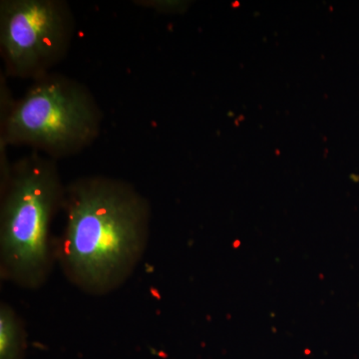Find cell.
<instances>
[{
    "label": "cell",
    "mask_w": 359,
    "mask_h": 359,
    "mask_svg": "<svg viewBox=\"0 0 359 359\" xmlns=\"http://www.w3.org/2000/svg\"><path fill=\"white\" fill-rule=\"evenodd\" d=\"M147 224V205L130 189L104 180L81 182L70 191L61 264L87 292H109L140 259Z\"/></svg>",
    "instance_id": "6da1fadb"
},
{
    "label": "cell",
    "mask_w": 359,
    "mask_h": 359,
    "mask_svg": "<svg viewBox=\"0 0 359 359\" xmlns=\"http://www.w3.org/2000/svg\"><path fill=\"white\" fill-rule=\"evenodd\" d=\"M60 196L57 175L41 162L23 164L9 182L1 210V276L39 287L51 266L49 224Z\"/></svg>",
    "instance_id": "7a4b0ae2"
},
{
    "label": "cell",
    "mask_w": 359,
    "mask_h": 359,
    "mask_svg": "<svg viewBox=\"0 0 359 359\" xmlns=\"http://www.w3.org/2000/svg\"><path fill=\"white\" fill-rule=\"evenodd\" d=\"M96 117L84 93L60 82L33 87L7 119L11 140L70 148L91 138Z\"/></svg>",
    "instance_id": "3957f363"
},
{
    "label": "cell",
    "mask_w": 359,
    "mask_h": 359,
    "mask_svg": "<svg viewBox=\"0 0 359 359\" xmlns=\"http://www.w3.org/2000/svg\"><path fill=\"white\" fill-rule=\"evenodd\" d=\"M0 39L13 71L27 74L42 67L63 44L65 16L51 0L2 1Z\"/></svg>",
    "instance_id": "277c9868"
},
{
    "label": "cell",
    "mask_w": 359,
    "mask_h": 359,
    "mask_svg": "<svg viewBox=\"0 0 359 359\" xmlns=\"http://www.w3.org/2000/svg\"><path fill=\"white\" fill-rule=\"evenodd\" d=\"M23 351V330L13 309L2 304L0 309V358L20 359Z\"/></svg>",
    "instance_id": "5b68a950"
}]
</instances>
